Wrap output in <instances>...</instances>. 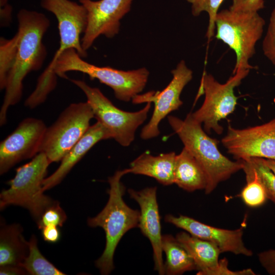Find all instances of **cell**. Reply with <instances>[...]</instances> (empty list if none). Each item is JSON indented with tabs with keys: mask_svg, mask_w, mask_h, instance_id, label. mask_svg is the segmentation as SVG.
<instances>
[{
	"mask_svg": "<svg viewBox=\"0 0 275 275\" xmlns=\"http://www.w3.org/2000/svg\"><path fill=\"white\" fill-rule=\"evenodd\" d=\"M127 174L125 169L117 171L109 177L108 182V201L96 216L89 218L88 224L91 227H101L105 234L106 243L101 256L96 261V267L101 274H109L114 268V255L116 248L124 235L129 230L138 227L140 212L129 207L124 201L125 188L121 182Z\"/></svg>",
	"mask_w": 275,
	"mask_h": 275,
	"instance_id": "3",
	"label": "cell"
},
{
	"mask_svg": "<svg viewBox=\"0 0 275 275\" xmlns=\"http://www.w3.org/2000/svg\"><path fill=\"white\" fill-rule=\"evenodd\" d=\"M263 185L267 199L275 204V175L265 163L262 158L253 157L242 160Z\"/></svg>",
	"mask_w": 275,
	"mask_h": 275,
	"instance_id": "25",
	"label": "cell"
},
{
	"mask_svg": "<svg viewBox=\"0 0 275 275\" xmlns=\"http://www.w3.org/2000/svg\"><path fill=\"white\" fill-rule=\"evenodd\" d=\"M255 272L251 268L244 269L238 271H232L228 268V261L226 258L219 260L218 264L214 268L209 271L206 275H255Z\"/></svg>",
	"mask_w": 275,
	"mask_h": 275,
	"instance_id": "31",
	"label": "cell"
},
{
	"mask_svg": "<svg viewBox=\"0 0 275 275\" xmlns=\"http://www.w3.org/2000/svg\"><path fill=\"white\" fill-rule=\"evenodd\" d=\"M70 80L85 94L94 118L109 131L112 139L123 147L130 146L137 129L147 118L151 102H147L139 111L126 112L116 107L98 88L92 87L82 80Z\"/></svg>",
	"mask_w": 275,
	"mask_h": 275,
	"instance_id": "7",
	"label": "cell"
},
{
	"mask_svg": "<svg viewBox=\"0 0 275 275\" xmlns=\"http://www.w3.org/2000/svg\"><path fill=\"white\" fill-rule=\"evenodd\" d=\"M206 177L202 167L184 147L176 155L174 174V183L183 189L192 192L205 189Z\"/></svg>",
	"mask_w": 275,
	"mask_h": 275,
	"instance_id": "20",
	"label": "cell"
},
{
	"mask_svg": "<svg viewBox=\"0 0 275 275\" xmlns=\"http://www.w3.org/2000/svg\"><path fill=\"white\" fill-rule=\"evenodd\" d=\"M66 219L65 212L57 201L45 210L37 224L39 229L48 225L62 227Z\"/></svg>",
	"mask_w": 275,
	"mask_h": 275,
	"instance_id": "28",
	"label": "cell"
},
{
	"mask_svg": "<svg viewBox=\"0 0 275 275\" xmlns=\"http://www.w3.org/2000/svg\"><path fill=\"white\" fill-rule=\"evenodd\" d=\"M51 163L46 154L39 152L32 160L16 170L13 178L7 182L9 187L0 194V208L17 205L27 209L36 223L45 210L57 201L44 194L43 183Z\"/></svg>",
	"mask_w": 275,
	"mask_h": 275,
	"instance_id": "5",
	"label": "cell"
},
{
	"mask_svg": "<svg viewBox=\"0 0 275 275\" xmlns=\"http://www.w3.org/2000/svg\"><path fill=\"white\" fill-rule=\"evenodd\" d=\"M261 266L270 275H275V249L261 252L258 254Z\"/></svg>",
	"mask_w": 275,
	"mask_h": 275,
	"instance_id": "32",
	"label": "cell"
},
{
	"mask_svg": "<svg viewBox=\"0 0 275 275\" xmlns=\"http://www.w3.org/2000/svg\"><path fill=\"white\" fill-rule=\"evenodd\" d=\"M22 228L17 224H1L0 266H20L29 253L28 241L22 235Z\"/></svg>",
	"mask_w": 275,
	"mask_h": 275,
	"instance_id": "21",
	"label": "cell"
},
{
	"mask_svg": "<svg viewBox=\"0 0 275 275\" xmlns=\"http://www.w3.org/2000/svg\"><path fill=\"white\" fill-rule=\"evenodd\" d=\"M262 48L264 54L275 65V7L270 17L267 32L263 41Z\"/></svg>",
	"mask_w": 275,
	"mask_h": 275,
	"instance_id": "29",
	"label": "cell"
},
{
	"mask_svg": "<svg viewBox=\"0 0 275 275\" xmlns=\"http://www.w3.org/2000/svg\"><path fill=\"white\" fill-rule=\"evenodd\" d=\"M173 78L161 91L149 92L136 95L132 100L134 103L153 102L154 110L149 122L141 132V138L149 140L156 138L159 133V124L168 115L178 109L183 104L180 95L185 86L191 80L193 71L181 60L175 69L171 71Z\"/></svg>",
	"mask_w": 275,
	"mask_h": 275,
	"instance_id": "11",
	"label": "cell"
},
{
	"mask_svg": "<svg viewBox=\"0 0 275 275\" xmlns=\"http://www.w3.org/2000/svg\"><path fill=\"white\" fill-rule=\"evenodd\" d=\"M191 5V13L194 16L206 12L209 15V24L206 37L210 40L214 35L215 20L218 9L224 0H186Z\"/></svg>",
	"mask_w": 275,
	"mask_h": 275,
	"instance_id": "27",
	"label": "cell"
},
{
	"mask_svg": "<svg viewBox=\"0 0 275 275\" xmlns=\"http://www.w3.org/2000/svg\"><path fill=\"white\" fill-rule=\"evenodd\" d=\"M175 237L194 260L198 271L197 274L206 275L218 264L219 256L222 253L215 244L194 236L186 231L177 233Z\"/></svg>",
	"mask_w": 275,
	"mask_h": 275,
	"instance_id": "19",
	"label": "cell"
},
{
	"mask_svg": "<svg viewBox=\"0 0 275 275\" xmlns=\"http://www.w3.org/2000/svg\"><path fill=\"white\" fill-rule=\"evenodd\" d=\"M112 139L109 131L99 122L91 125L85 134L61 160L58 168L43 183L45 191L59 184L73 167L98 142Z\"/></svg>",
	"mask_w": 275,
	"mask_h": 275,
	"instance_id": "17",
	"label": "cell"
},
{
	"mask_svg": "<svg viewBox=\"0 0 275 275\" xmlns=\"http://www.w3.org/2000/svg\"><path fill=\"white\" fill-rule=\"evenodd\" d=\"M87 12V25L81 39L87 51L100 36L113 38L120 31V21L129 12L133 0H78Z\"/></svg>",
	"mask_w": 275,
	"mask_h": 275,
	"instance_id": "14",
	"label": "cell"
},
{
	"mask_svg": "<svg viewBox=\"0 0 275 275\" xmlns=\"http://www.w3.org/2000/svg\"><path fill=\"white\" fill-rule=\"evenodd\" d=\"M41 6L52 13L58 21L60 45L47 67L41 74L45 79L57 77L52 71L59 57L65 50L73 48L82 58L88 56L82 47L80 35L84 34L87 25V12L81 4L70 0H41Z\"/></svg>",
	"mask_w": 275,
	"mask_h": 275,
	"instance_id": "10",
	"label": "cell"
},
{
	"mask_svg": "<svg viewBox=\"0 0 275 275\" xmlns=\"http://www.w3.org/2000/svg\"><path fill=\"white\" fill-rule=\"evenodd\" d=\"M264 162L275 175V160L263 158Z\"/></svg>",
	"mask_w": 275,
	"mask_h": 275,
	"instance_id": "36",
	"label": "cell"
},
{
	"mask_svg": "<svg viewBox=\"0 0 275 275\" xmlns=\"http://www.w3.org/2000/svg\"><path fill=\"white\" fill-rule=\"evenodd\" d=\"M161 246L166 256L165 274H181L196 269L192 257L176 237L169 234L162 235Z\"/></svg>",
	"mask_w": 275,
	"mask_h": 275,
	"instance_id": "22",
	"label": "cell"
},
{
	"mask_svg": "<svg viewBox=\"0 0 275 275\" xmlns=\"http://www.w3.org/2000/svg\"><path fill=\"white\" fill-rule=\"evenodd\" d=\"M249 72L250 70L237 71L225 84L218 82L212 75L203 73L198 94H205L204 101L191 115L196 121L203 124L206 132L213 130L217 134L223 133V128L219 122L235 110L237 97L234 94V88Z\"/></svg>",
	"mask_w": 275,
	"mask_h": 275,
	"instance_id": "9",
	"label": "cell"
},
{
	"mask_svg": "<svg viewBox=\"0 0 275 275\" xmlns=\"http://www.w3.org/2000/svg\"><path fill=\"white\" fill-rule=\"evenodd\" d=\"M168 122L178 135L184 147L195 157L204 170L206 177V194L212 193L221 182L242 170V160L232 161L218 149V141L209 136L196 121L191 113L184 120L169 116Z\"/></svg>",
	"mask_w": 275,
	"mask_h": 275,
	"instance_id": "2",
	"label": "cell"
},
{
	"mask_svg": "<svg viewBox=\"0 0 275 275\" xmlns=\"http://www.w3.org/2000/svg\"><path fill=\"white\" fill-rule=\"evenodd\" d=\"M222 143L236 160L253 157L275 160V118L243 129L229 125Z\"/></svg>",
	"mask_w": 275,
	"mask_h": 275,
	"instance_id": "12",
	"label": "cell"
},
{
	"mask_svg": "<svg viewBox=\"0 0 275 275\" xmlns=\"http://www.w3.org/2000/svg\"><path fill=\"white\" fill-rule=\"evenodd\" d=\"M93 118L87 101L70 104L46 128L39 152L45 153L51 162L61 161L88 130Z\"/></svg>",
	"mask_w": 275,
	"mask_h": 275,
	"instance_id": "8",
	"label": "cell"
},
{
	"mask_svg": "<svg viewBox=\"0 0 275 275\" xmlns=\"http://www.w3.org/2000/svg\"><path fill=\"white\" fill-rule=\"evenodd\" d=\"M265 20L258 12L249 13L225 9L218 12L215 20V37L235 52L236 64L233 71L255 68L249 60L255 53V45L261 38Z\"/></svg>",
	"mask_w": 275,
	"mask_h": 275,
	"instance_id": "6",
	"label": "cell"
},
{
	"mask_svg": "<svg viewBox=\"0 0 275 275\" xmlns=\"http://www.w3.org/2000/svg\"><path fill=\"white\" fill-rule=\"evenodd\" d=\"M17 18L16 50L1 108V126L7 121L9 107L21 99L24 78L30 72L39 70L47 56L43 38L50 25L48 18L42 13L24 9L19 11Z\"/></svg>",
	"mask_w": 275,
	"mask_h": 275,
	"instance_id": "1",
	"label": "cell"
},
{
	"mask_svg": "<svg viewBox=\"0 0 275 275\" xmlns=\"http://www.w3.org/2000/svg\"><path fill=\"white\" fill-rule=\"evenodd\" d=\"M156 187H146L141 190L129 189L130 198L140 207L138 227L142 234L150 241L154 261V269L159 274H165L161 246V227L158 205L156 198Z\"/></svg>",
	"mask_w": 275,
	"mask_h": 275,
	"instance_id": "16",
	"label": "cell"
},
{
	"mask_svg": "<svg viewBox=\"0 0 275 275\" xmlns=\"http://www.w3.org/2000/svg\"><path fill=\"white\" fill-rule=\"evenodd\" d=\"M42 235L43 239L49 243H56L61 237V233L58 226L48 225L42 229Z\"/></svg>",
	"mask_w": 275,
	"mask_h": 275,
	"instance_id": "33",
	"label": "cell"
},
{
	"mask_svg": "<svg viewBox=\"0 0 275 275\" xmlns=\"http://www.w3.org/2000/svg\"><path fill=\"white\" fill-rule=\"evenodd\" d=\"M16 34L10 39H0V89L5 90L9 75L12 68L16 50Z\"/></svg>",
	"mask_w": 275,
	"mask_h": 275,
	"instance_id": "26",
	"label": "cell"
},
{
	"mask_svg": "<svg viewBox=\"0 0 275 275\" xmlns=\"http://www.w3.org/2000/svg\"><path fill=\"white\" fill-rule=\"evenodd\" d=\"M28 274L20 266L4 265L0 266L1 275H21Z\"/></svg>",
	"mask_w": 275,
	"mask_h": 275,
	"instance_id": "35",
	"label": "cell"
},
{
	"mask_svg": "<svg viewBox=\"0 0 275 275\" xmlns=\"http://www.w3.org/2000/svg\"><path fill=\"white\" fill-rule=\"evenodd\" d=\"M57 76L67 78L66 73L78 71L88 75L91 80L97 79L110 87L117 99L128 102L143 91L148 80L149 71L146 68L123 71L110 67H99L82 59L76 51L70 48L64 51L53 65Z\"/></svg>",
	"mask_w": 275,
	"mask_h": 275,
	"instance_id": "4",
	"label": "cell"
},
{
	"mask_svg": "<svg viewBox=\"0 0 275 275\" xmlns=\"http://www.w3.org/2000/svg\"><path fill=\"white\" fill-rule=\"evenodd\" d=\"M264 8V0H232L229 9L236 12L254 13Z\"/></svg>",
	"mask_w": 275,
	"mask_h": 275,
	"instance_id": "30",
	"label": "cell"
},
{
	"mask_svg": "<svg viewBox=\"0 0 275 275\" xmlns=\"http://www.w3.org/2000/svg\"><path fill=\"white\" fill-rule=\"evenodd\" d=\"M176 154L174 152L161 153L157 156L145 152L141 154L126 169L127 174L147 176L156 179L160 184L170 185L174 183Z\"/></svg>",
	"mask_w": 275,
	"mask_h": 275,
	"instance_id": "18",
	"label": "cell"
},
{
	"mask_svg": "<svg viewBox=\"0 0 275 275\" xmlns=\"http://www.w3.org/2000/svg\"><path fill=\"white\" fill-rule=\"evenodd\" d=\"M164 221L184 230L190 235L215 244L222 253L230 252L246 257L253 255L243 241V228L227 230L209 226L187 216L167 214Z\"/></svg>",
	"mask_w": 275,
	"mask_h": 275,
	"instance_id": "15",
	"label": "cell"
},
{
	"mask_svg": "<svg viewBox=\"0 0 275 275\" xmlns=\"http://www.w3.org/2000/svg\"><path fill=\"white\" fill-rule=\"evenodd\" d=\"M44 122L29 117L0 144V174L7 172L22 160L33 158L39 153L46 129Z\"/></svg>",
	"mask_w": 275,
	"mask_h": 275,
	"instance_id": "13",
	"label": "cell"
},
{
	"mask_svg": "<svg viewBox=\"0 0 275 275\" xmlns=\"http://www.w3.org/2000/svg\"><path fill=\"white\" fill-rule=\"evenodd\" d=\"M242 170L245 174L246 184L242 189L240 197L248 206L258 207L267 199L265 188L256 175L244 164Z\"/></svg>",
	"mask_w": 275,
	"mask_h": 275,
	"instance_id": "24",
	"label": "cell"
},
{
	"mask_svg": "<svg viewBox=\"0 0 275 275\" xmlns=\"http://www.w3.org/2000/svg\"><path fill=\"white\" fill-rule=\"evenodd\" d=\"M29 253L20 264L29 274L31 275H64L63 272L48 261L40 252L37 246V239L32 235L28 241Z\"/></svg>",
	"mask_w": 275,
	"mask_h": 275,
	"instance_id": "23",
	"label": "cell"
},
{
	"mask_svg": "<svg viewBox=\"0 0 275 275\" xmlns=\"http://www.w3.org/2000/svg\"><path fill=\"white\" fill-rule=\"evenodd\" d=\"M12 8L8 4L7 0H1V26H8L10 25L11 17Z\"/></svg>",
	"mask_w": 275,
	"mask_h": 275,
	"instance_id": "34",
	"label": "cell"
}]
</instances>
